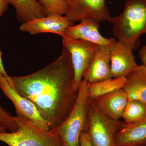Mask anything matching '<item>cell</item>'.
Here are the masks:
<instances>
[{
    "mask_svg": "<svg viewBox=\"0 0 146 146\" xmlns=\"http://www.w3.org/2000/svg\"><path fill=\"white\" fill-rule=\"evenodd\" d=\"M10 85L34 104L50 129L63 122L76 102V86L70 54L63 47L59 57L30 74L10 76Z\"/></svg>",
    "mask_w": 146,
    "mask_h": 146,
    "instance_id": "obj_1",
    "label": "cell"
},
{
    "mask_svg": "<svg viewBox=\"0 0 146 146\" xmlns=\"http://www.w3.org/2000/svg\"><path fill=\"white\" fill-rule=\"evenodd\" d=\"M107 21L117 40L136 50L141 44L140 36L146 34V0H127L121 13Z\"/></svg>",
    "mask_w": 146,
    "mask_h": 146,
    "instance_id": "obj_2",
    "label": "cell"
},
{
    "mask_svg": "<svg viewBox=\"0 0 146 146\" xmlns=\"http://www.w3.org/2000/svg\"><path fill=\"white\" fill-rule=\"evenodd\" d=\"M87 84L85 80H82L75 104L70 114L59 125L50 129L60 137L63 146H80V136L85 129L87 119Z\"/></svg>",
    "mask_w": 146,
    "mask_h": 146,
    "instance_id": "obj_3",
    "label": "cell"
},
{
    "mask_svg": "<svg viewBox=\"0 0 146 146\" xmlns=\"http://www.w3.org/2000/svg\"><path fill=\"white\" fill-rule=\"evenodd\" d=\"M14 117L18 130L0 133V141L9 146H63L60 137L50 129L39 127L23 117Z\"/></svg>",
    "mask_w": 146,
    "mask_h": 146,
    "instance_id": "obj_4",
    "label": "cell"
},
{
    "mask_svg": "<svg viewBox=\"0 0 146 146\" xmlns=\"http://www.w3.org/2000/svg\"><path fill=\"white\" fill-rule=\"evenodd\" d=\"M125 125L123 121L108 118L89 98L84 131L94 146H116V135Z\"/></svg>",
    "mask_w": 146,
    "mask_h": 146,
    "instance_id": "obj_5",
    "label": "cell"
},
{
    "mask_svg": "<svg viewBox=\"0 0 146 146\" xmlns=\"http://www.w3.org/2000/svg\"><path fill=\"white\" fill-rule=\"evenodd\" d=\"M61 37L63 47L70 54L76 86L79 88L98 45L81 39H71L65 34Z\"/></svg>",
    "mask_w": 146,
    "mask_h": 146,
    "instance_id": "obj_6",
    "label": "cell"
},
{
    "mask_svg": "<svg viewBox=\"0 0 146 146\" xmlns=\"http://www.w3.org/2000/svg\"><path fill=\"white\" fill-rule=\"evenodd\" d=\"M106 0H65L67 11L65 16L72 22L91 20L98 23L111 18L106 4Z\"/></svg>",
    "mask_w": 146,
    "mask_h": 146,
    "instance_id": "obj_7",
    "label": "cell"
},
{
    "mask_svg": "<svg viewBox=\"0 0 146 146\" xmlns=\"http://www.w3.org/2000/svg\"><path fill=\"white\" fill-rule=\"evenodd\" d=\"M0 89L7 98L13 103L17 116L25 118L31 122L44 129H50L48 124L40 115L34 104L20 95L1 74Z\"/></svg>",
    "mask_w": 146,
    "mask_h": 146,
    "instance_id": "obj_8",
    "label": "cell"
},
{
    "mask_svg": "<svg viewBox=\"0 0 146 146\" xmlns=\"http://www.w3.org/2000/svg\"><path fill=\"white\" fill-rule=\"evenodd\" d=\"M74 23L66 16L55 14L36 18L22 24L21 31L29 33L31 35L41 33H53L62 36L68 27L73 25Z\"/></svg>",
    "mask_w": 146,
    "mask_h": 146,
    "instance_id": "obj_9",
    "label": "cell"
},
{
    "mask_svg": "<svg viewBox=\"0 0 146 146\" xmlns=\"http://www.w3.org/2000/svg\"><path fill=\"white\" fill-rule=\"evenodd\" d=\"M99 24L91 20H84L76 25H71L65 29L66 36L75 39H81L98 46L111 48L117 40L114 38H106L99 31Z\"/></svg>",
    "mask_w": 146,
    "mask_h": 146,
    "instance_id": "obj_10",
    "label": "cell"
},
{
    "mask_svg": "<svg viewBox=\"0 0 146 146\" xmlns=\"http://www.w3.org/2000/svg\"><path fill=\"white\" fill-rule=\"evenodd\" d=\"M133 52L131 48L118 40L110 48L112 78L126 77L138 65Z\"/></svg>",
    "mask_w": 146,
    "mask_h": 146,
    "instance_id": "obj_11",
    "label": "cell"
},
{
    "mask_svg": "<svg viewBox=\"0 0 146 146\" xmlns=\"http://www.w3.org/2000/svg\"><path fill=\"white\" fill-rule=\"evenodd\" d=\"M110 48L98 46L83 79L88 83L98 82L112 78L110 57Z\"/></svg>",
    "mask_w": 146,
    "mask_h": 146,
    "instance_id": "obj_12",
    "label": "cell"
},
{
    "mask_svg": "<svg viewBox=\"0 0 146 146\" xmlns=\"http://www.w3.org/2000/svg\"><path fill=\"white\" fill-rule=\"evenodd\" d=\"M95 105L104 115L112 119H122L128 100L123 89L96 98Z\"/></svg>",
    "mask_w": 146,
    "mask_h": 146,
    "instance_id": "obj_13",
    "label": "cell"
},
{
    "mask_svg": "<svg viewBox=\"0 0 146 146\" xmlns=\"http://www.w3.org/2000/svg\"><path fill=\"white\" fill-rule=\"evenodd\" d=\"M116 146H146V118L138 122L126 124L117 133Z\"/></svg>",
    "mask_w": 146,
    "mask_h": 146,
    "instance_id": "obj_14",
    "label": "cell"
},
{
    "mask_svg": "<svg viewBox=\"0 0 146 146\" xmlns=\"http://www.w3.org/2000/svg\"><path fill=\"white\" fill-rule=\"evenodd\" d=\"M125 78L123 89L128 101L139 100L146 103V66L137 65Z\"/></svg>",
    "mask_w": 146,
    "mask_h": 146,
    "instance_id": "obj_15",
    "label": "cell"
},
{
    "mask_svg": "<svg viewBox=\"0 0 146 146\" xmlns=\"http://www.w3.org/2000/svg\"><path fill=\"white\" fill-rule=\"evenodd\" d=\"M14 7L16 17L23 24L36 18L46 17L44 9L36 0H9Z\"/></svg>",
    "mask_w": 146,
    "mask_h": 146,
    "instance_id": "obj_16",
    "label": "cell"
},
{
    "mask_svg": "<svg viewBox=\"0 0 146 146\" xmlns=\"http://www.w3.org/2000/svg\"><path fill=\"white\" fill-rule=\"evenodd\" d=\"M125 77L112 78L98 82L87 84V95L91 100L123 89Z\"/></svg>",
    "mask_w": 146,
    "mask_h": 146,
    "instance_id": "obj_17",
    "label": "cell"
},
{
    "mask_svg": "<svg viewBox=\"0 0 146 146\" xmlns=\"http://www.w3.org/2000/svg\"><path fill=\"white\" fill-rule=\"evenodd\" d=\"M146 118V102L135 100L128 101L122 118L125 123L138 122Z\"/></svg>",
    "mask_w": 146,
    "mask_h": 146,
    "instance_id": "obj_18",
    "label": "cell"
},
{
    "mask_svg": "<svg viewBox=\"0 0 146 146\" xmlns=\"http://www.w3.org/2000/svg\"><path fill=\"white\" fill-rule=\"evenodd\" d=\"M44 9L46 16L66 14L67 5L65 0H38Z\"/></svg>",
    "mask_w": 146,
    "mask_h": 146,
    "instance_id": "obj_19",
    "label": "cell"
},
{
    "mask_svg": "<svg viewBox=\"0 0 146 146\" xmlns=\"http://www.w3.org/2000/svg\"><path fill=\"white\" fill-rule=\"evenodd\" d=\"M0 122L10 132H15L18 130V127L14 117L3 109L0 105Z\"/></svg>",
    "mask_w": 146,
    "mask_h": 146,
    "instance_id": "obj_20",
    "label": "cell"
},
{
    "mask_svg": "<svg viewBox=\"0 0 146 146\" xmlns=\"http://www.w3.org/2000/svg\"><path fill=\"white\" fill-rule=\"evenodd\" d=\"M79 140L80 146H94L91 143L88 135L84 130L80 133Z\"/></svg>",
    "mask_w": 146,
    "mask_h": 146,
    "instance_id": "obj_21",
    "label": "cell"
},
{
    "mask_svg": "<svg viewBox=\"0 0 146 146\" xmlns=\"http://www.w3.org/2000/svg\"><path fill=\"white\" fill-rule=\"evenodd\" d=\"M0 74H1L3 76L7 79L10 84L11 82L10 76L7 74L5 69L4 67L2 59V52L1 50H0Z\"/></svg>",
    "mask_w": 146,
    "mask_h": 146,
    "instance_id": "obj_22",
    "label": "cell"
},
{
    "mask_svg": "<svg viewBox=\"0 0 146 146\" xmlns=\"http://www.w3.org/2000/svg\"><path fill=\"white\" fill-rule=\"evenodd\" d=\"M9 4V0H0V18L7 10Z\"/></svg>",
    "mask_w": 146,
    "mask_h": 146,
    "instance_id": "obj_23",
    "label": "cell"
},
{
    "mask_svg": "<svg viewBox=\"0 0 146 146\" xmlns=\"http://www.w3.org/2000/svg\"><path fill=\"white\" fill-rule=\"evenodd\" d=\"M139 55L142 64L146 66V44L139 51Z\"/></svg>",
    "mask_w": 146,
    "mask_h": 146,
    "instance_id": "obj_24",
    "label": "cell"
},
{
    "mask_svg": "<svg viewBox=\"0 0 146 146\" xmlns=\"http://www.w3.org/2000/svg\"><path fill=\"white\" fill-rule=\"evenodd\" d=\"M7 131V129L0 122V133H5V132H6Z\"/></svg>",
    "mask_w": 146,
    "mask_h": 146,
    "instance_id": "obj_25",
    "label": "cell"
}]
</instances>
